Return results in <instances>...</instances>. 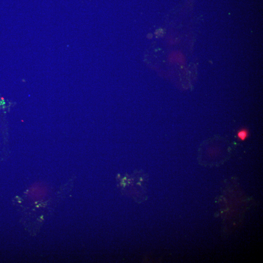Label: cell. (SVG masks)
Here are the masks:
<instances>
[{"label": "cell", "mask_w": 263, "mask_h": 263, "mask_svg": "<svg viewBox=\"0 0 263 263\" xmlns=\"http://www.w3.org/2000/svg\"><path fill=\"white\" fill-rule=\"evenodd\" d=\"M248 135V131L245 129L241 130L238 133V137L240 139L244 141Z\"/></svg>", "instance_id": "cell-1"}]
</instances>
